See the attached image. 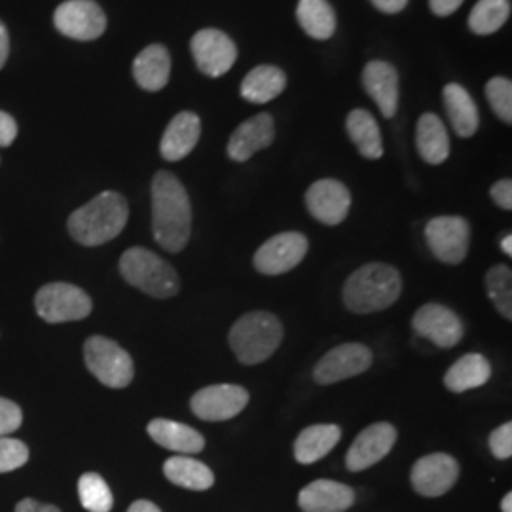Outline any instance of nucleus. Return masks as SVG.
<instances>
[{"mask_svg":"<svg viewBox=\"0 0 512 512\" xmlns=\"http://www.w3.org/2000/svg\"><path fill=\"white\" fill-rule=\"evenodd\" d=\"M397 442V429L391 423H372L353 440L346 456V467L351 473H361L376 465L393 450Z\"/></svg>","mask_w":512,"mask_h":512,"instance_id":"14","label":"nucleus"},{"mask_svg":"<svg viewBox=\"0 0 512 512\" xmlns=\"http://www.w3.org/2000/svg\"><path fill=\"white\" fill-rule=\"evenodd\" d=\"M84 359L88 370L107 387L124 389L133 382L135 366L131 355L110 338H88L84 344Z\"/></svg>","mask_w":512,"mask_h":512,"instance_id":"6","label":"nucleus"},{"mask_svg":"<svg viewBox=\"0 0 512 512\" xmlns=\"http://www.w3.org/2000/svg\"><path fill=\"white\" fill-rule=\"evenodd\" d=\"M8 55H10V35H8L6 25L0 21V71L4 69Z\"/></svg>","mask_w":512,"mask_h":512,"instance_id":"44","label":"nucleus"},{"mask_svg":"<svg viewBox=\"0 0 512 512\" xmlns=\"http://www.w3.org/2000/svg\"><path fill=\"white\" fill-rule=\"evenodd\" d=\"M275 139V122L272 114L260 112L245 120L232 133L228 141V156L234 162H247L258 150L270 147Z\"/></svg>","mask_w":512,"mask_h":512,"instance_id":"18","label":"nucleus"},{"mask_svg":"<svg viewBox=\"0 0 512 512\" xmlns=\"http://www.w3.org/2000/svg\"><path fill=\"white\" fill-rule=\"evenodd\" d=\"M120 274L131 287L152 298H171L181 289L175 268L145 247H131L122 255Z\"/></svg>","mask_w":512,"mask_h":512,"instance_id":"5","label":"nucleus"},{"mask_svg":"<svg viewBox=\"0 0 512 512\" xmlns=\"http://www.w3.org/2000/svg\"><path fill=\"white\" fill-rule=\"evenodd\" d=\"M296 19L302 31L315 40H329L336 31V14L329 0H300Z\"/></svg>","mask_w":512,"mask_h":512,"instance_id":"31","label":"nucleus"},{"mask_svg":"<svg viewBox=\"0 0 512 512\" xmlns=\"http://www.w3.org/2000/svg\"><path fill=\"white\" fill-rule=\"evenodd\" d=\"M128 512H162L160 511V507L158 505H154L152 501H147V499H139V501H135V503H131V507H129Z\"/></svg>","mask_w":512,"mask_h":512,"instance_id":"45","label":"nucleus"},{"mask_svg":"<svg viewBox=\"0 0 512 512\" xmlns=\"http://www.w3.org/2000/svg\"><path fill=\"white\" fill-rule=\"evenodd\" d=\"M23 423V412L18 404L0 397V437H8L18 431Z\"/></svg>","mask_w":512,"mask_h":512,"instance_id":"37","label":"nucleus"},{"mask_svg":"<svg viewBox=\"0 0 512 512\" xmlns=\"http://www.w3.org/2000/svg\"><path fill=\"white\" fill-rule=\"evenodd\" d=\"M414 330L437 348H454L463 338V323L456 311L442 304H425L412 319Z\"/></svg>","mask_w":512,"mask_h":512,"instance_id":"16","label":"nucleus"},{"mask_svg":"<svg viewBox=\"0 0 512 512\" xmlns=\"http://www.w3.org/2000/svg\"><path fill=\"white\" fill-rule=\"evenodd\" d=\"M465 0H429V8L435 16L439 18H448L452 14H456L459 10V6L463 4Z\"/></svg>","mask_w":512,"mask_h":512,"instance_id":"41","label":"nucleus"},{"mask_svg":"<svg viewBox=\"0 0 512 512\" xmlns=\"http://www.w3.org/2000/svg\"><path fill=\"white\" fill-rule=\"evenodd\" d=\"M342 439V429L334 423H319L306 427L294 442V458L302 465H310L325 458Z\"/></svg>","mask_w":512,"mask_h":512,"instance_id":"25","label":"nucleus"},{"mask_svg":"<svg viewBox=\"0 0 512 512\" xmlns=\"http://www.w3.org/2000/svg\"><path fill=\"white\" fill-rule=\"evenodd\" d=\"M486 97L488 103L495 112V116L505 122L512 124V82L509 78L503 76H494L488 84H486Z\"/></svg>","mask_w":512,"mask_h":512,"instance_id":"35","label":"nucleus"},{"mask_svg":"<svg viewBox=\"0 0 512 512\" xmlns=\"http://www.w3.org/2000/svg\"><path fill=\"white\" fill-rule=\"evenodd\" d=\"M501 511L503 512H512V494L505 495L503 497V501H501Z\"/></svg>","mask_w":512,"mask_h":512,"instance_id":"47","label":"nucleus"},{"mask_svg":"<svg viewBox=\"0 0 512 512\" xmlns=\"http://www.w3.org/2000/svg\"><path fill=\"white\" fill-rule=\"evenodd\" d=\"M306 207L313 219L327 226H338L346 220L351 207L348 186L334 179L315 181L306 192Z\"/></svg>","mask_w":512,"mask_h":512,"instance_id":"17","label":"nucleus"},{"mask_svg":"<svg viewBox=\"0 0 512 512\" xmlns=\"http://www.w3.org/2000/svg\"><path fill=\"white\" fill-rule=\"evenodd\" d=\"M416 147L423 162L429 165L444 164L450 156V139L444 122L437 114H421L416 128Z\"/></svg>","mask_w":512,"mask_h":512,"instance_id":"24","label":"nucleus"},{"mask_svg":"<svg viewBox=\"0 0 512 512\" xmlns=\"http://www.w3.org/2000/svg\"><path fill=\"white\" fill-rule=\"evenodd\" d=\"M370 2L374 4L376 10H380L382 14H389V16L403 12L408 4V0H370Z\"/></svg>","mask_w":512,"mask_h":512,"instance_id":"42","label":"nucleus"},{"mask_svg":"<svg viewBox=\"0 0 512 512\" xmlns=\"http://www.w3.org/2000/svg\"><path fill=\"white\" fill-rule=\"evenodd\" d=\"M78 495L80 503L86 511L110 512L114 505V497L110 492L105 478L97 473H86L78 480Z\"/></svg>","mask_w":512,"mask_h":512,"instance_id":"33","label":"nucleus"},{"mask_svg":"<svg viewBox=\"0 0 512 512\" xmlns=\"http://www.w3.org/2000/svg\"><path fill=\"white\" fill-rule=\"evenodd\" d=\"M492 378V365L480 353H467L448 368L444 385L452 393H465L488 384Z\"/></svg>","mask_w":512,"mask_h":512,"instance_id":"27","label":"nucleus"},{"mask_svg":"<svg viewBox=\"0 0 512 512\" xmlns=\"http://www.w3.org/2000/svg\"><path fill=\"white\" fill-rule=\"evenodd\" d=\"M249 404V391L236 384L203 387L194 393L190 408L203 421H226L236 418Z\"/></svg>","mask_w":512,"mask_h":512,"instance_id":"12","label":"nucleus"},{"mask_svg":"<svg viewBox=\"0 0 512 512\" xmlns=\"http://www.w3.org/2000/svg\"><path fill=\"white\" fill-rule=\"evenodd\" d=\"M488 298L505 319H512V272L509 266L497 264L486 274Z\"/></svg>","mask_w":512,"mask_h":512,"instance_id":"34","label":"nucleus"},{"mask_svg":"<svg viewBox=\"0 0 512 512\" xmlns=\"http://www.w3.org/2000/svg\"><path fill=\"white\" fill-rule=\"evenodd\" d=\"M425 239L437 260L461 264L471 247V226L463 217H435L425 226Z\"/></svg>","mask_w":512,"mask_h":512,"instance_id":"8","label":"nucleus"},{"mask_svg":"<svg viewBox=\"0 0 512 512\" xmlns=\"http://www.w3.org/2000/svg\"><path fill=\"white\" fill-rule=\"evenodd\" d=\"M129 219L126 198L118 192H103L69 217L71 238L84 247L105 245L122 234Z\"/></svg>","mask_w":512,"mask_h":512,"instance_id":"2","label":"nucleus"},{"mask_svg":"<svg viewBox=\"0 0 512 512\" xmlns=\"http://www.w3.org/2000/svg\"><path fill=\"white\" fill-rule=\"evenodd\" d=\"M228 340L241 365H260L281 346L283 325L274 313L251 311L234 323Z\"/></svg>","mask_w":512,"mask_h":512,"instance_id":"4","label":"nucleus"},{"mask_svg":"<svg viewBox=\"0 0 512 512\" xmlns=\"http://www.w3.org/2000/svg\"><path fill=\"white\" fill-rule=\"evenodd\" d=\"M16 137H18L16 120L8 112L0 110V148L10 147L16 141Z\"/></svg>","mask_w":512,"mask_h":512,"instance_id":"40","label":"nucleus"},{"mask_svg":"<svg viewBox=\"0 0 512 512\" xmlns=\"http://www.w3.org/2000/svg\"><path fill=\"white\" fill-rule=\"evenodd\" d=\"M511 18V0H478L469 16V29L488 37L497 33Z\"/></svg>","mask_w":512,"mask_h":512,"instance_id":"32","label":"nucleus"},{"mask_svg":"<svg viewBox=\"0 0 512 512\" xmlns=\"http://www.w3.org/2000/svg\"><path fill=\"white\" fill-rule=\"evenodd\" d=\"M349 139L366 160H380L384 156V141L380 126L374 116L365 109L351 110L348 114Z\"/></svg>","mask_w":512,"mask_h":512,"instance_id":"29","label":"nucleus"},{"mask_svg":"<svg viewBox=\"0 0 512 512\" xmlns=\"http://www.w3.org/2000/svg\"><path fill=\"white\" fill-rule=\"evenodd\" d=\"M490 450L497 459H509L512 456V423L507 421L499 425L490 435Z\"/></svg>","mask_w":512,"mask_h":512,"instance_id":"38","label":"nucleus"},{"mask_svg":"<svg viewBox=\"0 0 512 512\" xmlns=\"http://www.w3.org/2000/svg\"><path fill=\"white\" fill-rule=\"evenodd\" d=\"M353 503V488L325 478L311 482L298 494V505L304 512H346Z\"/></svg>","mask_w":512,"mask_h":512,"instance_id":"20","label":"nucleus"},{"mask_svg":"<svg viewBox=\"0 0 512 512\" xmlns=\"http://www.w3.org/2000/svg\"><path fill=\"white\" fill-rule=\"evenodd\" d=\"M152 234L167 253H181L192 234L188 192L169 171H158L152 179Z\"/></svg>","mask_w":512,"mask_h":512,"instance_id":"1","label":"nucleus"},{"mask_svg":"<svg viewBox=\"0 0 512 512\" xmlns=\"http://www.w3.org/2000/svg\"><path fill=\"white\" fill-rule=\"evenodd\" d=\"M287 88V74L274 65H260L241 82V97L255 105H266Z\"/></svg>","mask_w":512,"mask_h":512,"instance_id":"28","label":"nucleus"},{"mask_svg":"<svg viewBox=\"0 0 512 512\" xmlns=\"http://www.w3.org/2000/svg\"><path fill=\"white\" fill-rule=\"evenodd\" d=\"M490 196L494 200L497 207L505 209V211H511L512 209V183L511 179H503V181H497L490 190Z\"/></svg>","mask_w":512,"mask_h":512,"instance_id":"39","label":"nucleus"},{"mask_svg":"<svg viewBox=\"0 0 512 512\" xmlns=\"http://www.w3.org/2000/svg\"><path fill=\"white\" fill-rule=\"evenodd\" d=\"M16 512H61L55 505L48 503H38L35 499H23L19 501Z\"/></svg>","mask_w":512,"mask_h":512,"instance_id":"43","label":"nucleus"},{"mask_svg":"<svg viewBox=\"0 0 512 512\" xmlns=\"http://www.w3.org/2000/svg\"><path fill=\"white\" fill-rule=\"evenodd\" d=\"M29 459V448L25 442L10 437H0V473H10L23 467Z\"/></svg>","mask_w":512,"mask_h":512,"instance_id":"36","label":"nucleus"},{"mask_svg":"<svg viewBox=\"0 0 512 512\" xmlns=\"http://www.w3.org/2000/svg\"><path fill=\"white\" fill-rule=\"evenodd\" d=\"M310 243L300 232H283L268 239L256 251V272L262 275H283L294 270L308 255Z\"/></svg>","mask_w":512,"mask_h":512,"instance_id":"10","label":"nucleus"},{"mask_svg":"<svg viewBox=\"0 0 512 512\" xmlns=\"http://www.w3.org/2000/svg\"><path fill=\"white\" fill-rule=\"evenodd\" d=\"M403 293V279L397 268L384 262H370L349 275L342 298L349 311L366 315L391 308Z\"/></svg>","mask_w":512,"mask_h":512,"instance_id":"3","label":"nucleus"},{"mask_svg":"<svg viewBox=\"0 0 512 512\" xmlns=\"http://www.w3.org/2000/svg\"><path fill=\"white\" fill-rule=\"evenodd\" d=\"M190 50L198 69L211 78L224 76L238 59V48L234 40L219 29L198 31L192 37Z\"/></svg>","mask_w":512,"mask_h":512,"instance_id":"11","label":"nucleus"},{"mask_svg":"<svg viewBox=\"0 0 512 512\" xmlns=\"http://www.w3.org/2000/svg\"><path fill=\"white\" fill-rule=\"evenodd\" d=\"M202 135V120L198 114L184 110L179 112L165 129L160 154L167 162H181L186 158L200 141Z\"/></svg>","mask_w":512,"mask_h":512,"instance_id":"21","label":"nucleus"},{"mask_svg":"<svg viewBox=\"0 0 512 512\" xmlns=\"http://www.w3.org/2000/svg\"><path fill=\"white\" fill-rule=\"evenodd\" d=\"M442 99L454 131L463 139L473 137L478 131L480 120H478V107L471 93L459 84H448L442 90Z\"/></svg>","mask_w":512,"mask_h":512,"instance_id":"26","label":"nucleus"},{"mask_svg":"<svg viewBox=\"0 0 512 512\" xmlns=\"http://www.w3.org/2000/svg\"><path fill=\"white\" fill-rule=\"evenodd\" d=\"M459 478V463L448 454H429L412 467V486L423 497L448 494Z\"/></svg>","mask_w":512,"mask_h":512,"instance_id":"15","label":"nucleus"},{"mask_svg":"<svg viewBox=\"0 0 512 512\" xmlns=\"http://www.w3.org/2000/svg\"><path fill=\"white\" fill-rule=\"evenodd\" d=\"M164 475L171 484L194 492H205L215 484V475L205 463L186 456L167 459Z\"/></svg>","mask_w":512,"mask_h":512,"instance_id":"30","label":"nucleus"},{"mask_svg":"<svg viewBox=\"0 0 512 512\" xmlns=\"http://www.w3.org/2000/svg\"><path fill=\"white\" fill-rule=\"evenodd\" d=\"M363 86L372 97L385 118H393L399 109V73L397 69L382 61L374 59L366 63L363 69Z\"/></svg>","mask_w":512,"mask_h":512,"instance_id":"19","label":"nucleus"},{"mask_svg":"<svg viewBox=\"0 0 512 512\" xmlns=\"http://www.w3.org/2000/svg\"><path fill=\"white\" fill-rule=\"evenodd\" d=\"M171 76V55L162 44H150L133 61V78L145 92L164 90Z\"/></svg>","mask_w":512,"mask_h":512,"instance_id":"23","label":"nucleus"},{"mask_svg":"<svg viewBox=\"0 0 512 512\" xmlns=\"http://www.w3.org/2000/svg\"><path fill=\"white\" fill-rule=\"evenodd\" d=\"M150 439L156 444H160L165 450L177 452L181 456H192V454H200L205 448V439L202 433H198L194 427L184 425L179 421L152 420L147 427Z\"/></svg>","mask_w":512,"mask_h":512,"instance_id":"22","label":"nucleus"},{"mask_svg":"<svg viewBox=\"0 0 512 512\" xmlns=\"http://www.w3.org/2000/svg\"><path fill=\"white\" fill-rule=\"evenodd\" d=\"M54 25L65 37L90 42L107 31V14L95 0H67L57 6Z\"/></svg>","mask_w":512,"mask_h":512,"instance_id":"9","label":"nucleus"},{"mask_svg":"<svg viewBox=\"0 0 512 512\" xmlns=\"http://www.w3.org/2000/svg\"><path fill=\"white\" fill-rule=\"evenodd\" d=\"M37 313L46 323L82 321L93 310L92 298L71 283L44 285L35 296Z\"/></svg>","mask_w":512,"mask_h":512,"instance_id":"7","label":"nucleus"},{"mask_svg":"<svg viewBox=\"0 0 512 512\" xmlns=\"http://www.w3.org/2000/svg\"><path fill=\"white\" fill-rule=\"evenodd\" d=\"M501 251L505 253L507 256L512 255V236L509 234V236H505L503 238V241H501Z\"/></svg>","mask_w":512,"mask_h":512,"instance_id":"46","label":"nucleus"},{"mask_svg":"<svg viewBox=\"0 0 512 512\" xmlns=\"http://www.w3.org/2000/svg\"><path fill=\"white\" fill-rule=\"evenodd\" d=\"M372 365V351L363 344H342L330 349L313 368V380L319 385L344 382L366 372Z\"/></svg>","mask_w":512,"mask_h":512,"instance_id":"13","label":"nucleus"}]
</instances>
